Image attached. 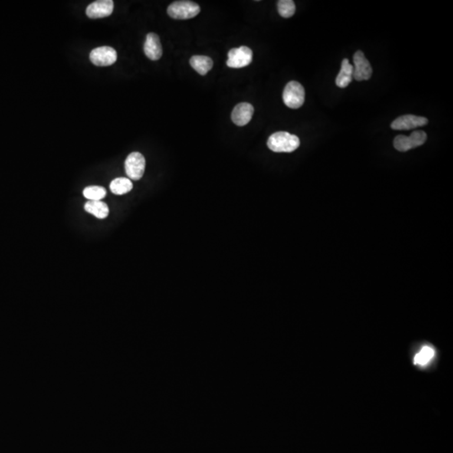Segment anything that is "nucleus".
Listing matches in <instances>:
<instances>
[{
  "label": "nucleus",
  "mask_w": 453,
  "mask_h": 453,
  "mask_svg": "<svg viewBox=\"0 0 453 453\" xmlns=\"http://www.w3.org/2000/svg\"><path fill=\"white\" fill-rule=\"evenodd\" d=\"M400 22V12L385 2H351L341 7L334 17L336 29L349 39L385 37Z\"/></svg>",
  "instance_id": "obj_1"
},
{
  "label": "nucleus",
  "mask_w": 453,
  "mask_h": 453,
  "mask_svg": "<svg viewBox=\"0 0 453 453\" xmlns=\"http://www.w3.org/2000/svg\"><path fill=\"white\" fill-rule=\"evenodd\" d=\"M249 334L257 357L267 361L280 359L291 340V318L279 304H265L254 314Z\"/></svg>",
  "instance_id": "obj_2"
},
{
  "label": "nucleus",
  "mask_w": 453,
  "mask_h": 453,
  "mask_svg": "<svg viewBox=\"0 0 453 453\" xmlns=\"http://www.w3.org/2000/svg\"><path fill=\"white\" fill-rule=\"evenodd\" d=\"M180 121L195 133L226 130L234 121V104L226 95L200 93L181 103Z\"/></svg>",
  "instance_id": "obj_3"
},
{
  "label": "nucleus",
  "mask_w": 453,
  "mask_h": 453,
  "mask_svg": "<svg viewBox=\"0 0 453 453\" xmlns=\"http://www.w3.org/2000/svg\"><path fill=\"white\" fill-rule=\"evenodd\" d=\"M226 14L224 0H196L180 7L172 19V27L180 37L209 35L224 29Z\"/></svg>",
  "instance_id": "obj_4"
},
{
  "label": "nucleus",
  "mask_w": 453,
  "mask_h": 453,
  "mask_svg": "<svg viewBox=\"0 0 453 453\" xmlns=\"http://www.w3.org/2000/svg\"><path fill=\"white\" fill-rule=\"evenodd\" d=\"M288 103L292 113L304 121H314L324 113L323 86L319 74L309 67L299 65L292 73L291 84L288 89Z\"/></svg>",
  "instance_id": "obj_5"
},
{
  "label": "nucleus",
  "mask_w": 453,
  "mask_h": 453,
  "mask_svg": "<svg viewBox=\"0 0 453 453\" xmlns=\"http://www.w3.org/2000/svg\"><path fill=\"white\" fill-rule=\"evenodd\" d=\"M380 128L389 142L408 151L425 136L426 123L420 114L411 111H387L380 119Z\"/></svg>",
  "instance_id": "obj_6"
},
{
  "label": "nucleus",
  "mask_w": 453,
  "mask_h": 453,
  "mask_svg": "<svg viewBox=\"0 0 453 453\" xmlns=\"http://www.w3.org/2000/svg\"><path fill=\"white\" fill-rule=\"evenodd\" d=\"M168 417L177 426L198 438L211 437L219 426L215 410L203 402H177L170 408Z\"/></svg>",
  "instance_id": "obj_7"
},
{
  "label": "nucleus",
  "mask_w": 453,
  "mask_h": 453,
  "mask_svg": "<svg viewBox=\"0 0 453 453\" xmlns=\"http://www.w3.org/2000/svg\"><path fill=\"white\" fill-rule=\"evenodd\" d=\"M219 374L226 388H252L265 378V366L259 357L239 355L224 361Z\"/></svg>",
  "instance_id": "obj_8"
},
{
  "label": "nucleus",
  "mask_w": 453,
  "mask_h": 453,
  "mask_svg": "<svg viewBox=\"0 0 453 453\" xmlns=\"http://www.w3.org/2000/svg\"><path fill=\"white\" fill-rule=\"evenodd\" d=\"M166 391L179 402H202L213 389V381L205 372H180L166 380Z\"/></svg>",
  "instance_id": "obj_9"
}]
</instances>
